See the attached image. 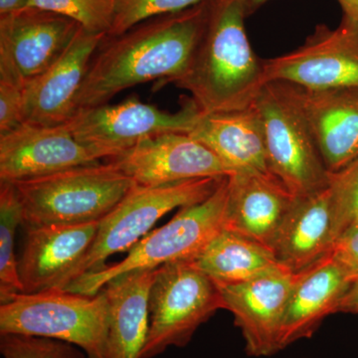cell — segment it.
Instances as JSON below:
<instances>
[{"mask_svg":"<svg viewBox=\"0 0 358 358\" xmlns=\"http://www.w3.org/2000/svg\"><path fill=\"white\" fill-rule=\"evenodd\" d=\"M13 183L25 226L99 222L136 185L109 162Z\"/></svg>","mask_w":358,"mask_h":358,"instance_id":"3957f363","label":"cell"},{"mask_svg":"<svg viewBox=\"0 0 358 358\" xmlns=\"http://www.w3.org/2000/svg\"><path fill=\"white\" fill-rule=\"evenodd\" d=\"M266 1H268V0H246L249 14L255 13V10L262 4L265 3Z\"/></svg>","mask_w":358,"mask_h":358,"instance_id":"836d02e7","label":"cell"},{"mask_svg":"<svg viewBox=\"0 0 358 358\" xmlns=\"http://www.w3.org/2000/svg\"><path fill=\"white\" fill-rule=\"evenodd\" d=\"M331 215L329 189L296 197L273 242V253L293 273L305 270L331 251Z\"/></svg>","mask_w":358,"mask_h":358,"instance_id":"7402d4cb","label":"cell"},{"mask_svg":"<svg viewBox=\"0 0 358 358\" xmlns=\"http://www.w3.org/2000/svg\"><path fill=\"white\" fill-rule=\"evenodd\" d=\"M157 270L131 271L101 289L109 307L106 358H141L150 329L148 296Z\"/></svg>","mask_w":358,"mask_h":358,"instance_id":"44dd1931","label":"cell"},{"mask_svg":"<svg viewBox=\"0 0 358 358\" xmlns=\"http://www.w3.org/2000/svg\"><path fill=\"white\" fill-rule=\"evenodd\" d=\"M31 0H0V16L6 15L30 7Z\"/></svg>","mask_w":358,"mask_h":358,"instance_id":"d6a6232c","label":"cell"},{"mask_svg":"<svg viewBox=\"0 0 358 358\" xmlns=\"http://www.w3.org/2000/svg\"><path fill=\"white\" fill-rule=\"evenodd\" d=\"M338 313H358V277L339 303Z\"/></svg>","mask_w":358,"mask_h":358,"instance_id":"1f68e13d","label":"cell"},{"mask_svg":"<svg viewBox=\"0 0 358 358\" xmlns=\"http://www.w3.org/2000/svg\"><path fill=\"white\" fill-rule=\"evenodd\" d=\"M202 1L203 0H115L114 21L107 36H117L143 21L179 13Z\"/></svg>","mask_w":358,"mask_h":358,"instance_id":"4316f807","label":"cell"},{"mask_svg":"<svg viewBox=\"0 0 358 358\" xmlns=\"http://www.w3.org/2000/svg\"><path fill=\"white\" fill-rule=\"evenodd\" d=\"M246 0H210L208 17L187 69L173 82L201 114L244 109L267 84L264 60L250 44Z\"/></svg>","mask_w":358,"mask_h":358,"instance_id":"7a4b0ae2","label":"cell"},{"mask_svg":"<svg viewBox=\"0 0 358 358\" xmlns=\"http://www.w3.org/2000/svg\"><path fill=\"white\" fill-rule=\"evenodd\" d=\"M0 352L3 358H88L81 348L58 339L1 334Z\"/></svg>","mask_w":358,"mask_h":358,"instance_id":"83f0119b","label":"cell"},{"mask_svg":"<svg viewBox=\"0 0 358 358\" xmlns=\"http://www.w3.org/2000/svg\"><path fill=\"white\" fill-rule=\"evenodd\" d=\"M253 103L262 122L271 174L294 197L326 189L329 171L289 85L268 82Z\"/></svg>","mask_w":358,"mask_h":358,"instance_id":"8992f818","label":"cell"},{"mask_svg":"<svg viewBox=\"0 0 358 358\" xmlns=\"http://www.w3.org/2000/svg\"><path fill=\"white\" fill-rule=\"evenodd\" d=\"M296 273L284 267L251 281L217 284L224 310L234 317L250 357H270L281 350L280 334Z\"/></svg>","mask_w":358,"mask_h":358,"instance_id":"4fadbf2b","label":"cell"},{"mask_svg":"<svg viewBox=\"0 0 358 358\" xmlns=\"http://www.w3.org/2000/svg\"><path fill=\"white\" fill-rule=\"evenodd\" d=\"M227 199L226 176L211 196L179 209L169 223L141 238L121 262L81 275L65 291L94 296L117 275L136 270H154L178 261L194 260L225 229Z\"/></svg>","mask_w":358,"mask_h":358,"instance_id":"5b68a950","label":"cell"},{"mask_svg":"<svg viewBox=\"0 0 358 358\" xmlns=\"http://www.w3.org/2000/svg\"><path fill=\"white\" fill-rule=\"evenodd\" d=\"M266 81L308 90L358 88V31L341 22L317 26L305 43L279 57L264 60Z\"/></svg>","mask_w":358,"mask_h":358,"instance_id":"8fae6325","label":"cell"},{"mask_svg":"<svg viewBox=\"0 0 358 358\" xmlns=\"http://www.w3.org/2000/svg\"><path fill=\"white\" fill-rule=\"evenodd\" d=\"M188 134L217 155L233 173H271L262 122L254 103L244 109L200 114Z\"/></svg>","mask_w":358,"mask_h":358,"instance_id":"ffe728a7","label":"cell"},{"mask_svg":"<svg viewBox=\"0 0 358 358\" xmlns=\"http://www.w3.org/2000/svg\"><path fill=\"white\" fill-rule=\"evenodd\" d=\"M357 278L331 252L312 266L296 273L282 320L280 348L308 338L339 303Z\"/></svg>","mask_w":358,"mask_h":358,"instance_id":"e0dca14e","label":"cell"},{"mask_svg":"<svg viewBox=\"0 0 358 358\" xmlns=\"http://www.w3.org/2000/svg\"><path fill=\"white\" fill-rule=\"evenodd\" d=\"M107 160L143 186L233 174L217 155L188 133L157 134Z\"/></svg>","mask_w":358,"mask_h":358,"instance_id":"7c38bea8","label":"cell"},{"mask_svg":"<svg viewBox=\"0 0 358 358\" xmlns=\"http://www.w3.org/2000/svg\"><path fill=\"white\" fill-rule=\"evenodd\" d=\"M22 103V89L0 82V134L8 133L23 124Z\"/></svg>","mask_w":358,"mask_h":358,"instance_id":"f1b7e54d","label":"cell"},{"mask_svg":"<svg viewBox=\"0 0 358 358\" xmlns=\"http://www.w3.org/2000/svg\"><path fill=\"white\" fill-rule=\"evenodd\" d=\"M23 224L22 205L13 182H0V303L22 293L14 240Z\"/></svg>","mask_w":358,"mask_h":358,"instance_id":"cb8c5ba5","label":"cell"},{"mask_svg":"<svg viewBox=\"0 0 358 358\" xmlns=\"http://www.w3.org/2000/svg\"><path fill=\"white\" fill-rule=\"evenodd\" d=\"M327 189L334 243L350 226L358 221V157L338 171L329 173Z\"/></svg>","mask_w":358,"mask_h":358,"instance_id":"d4e9b609","label":"cell"},{"mask_svg":"<svg viewBox=\"0 0 358 358\" xmlns=\"http://www.w3.org/2000/svg\"><path fill=\"white\" fill-rule=\"evenodd\" d=\"M30 7L66 16L87 32L108 35L114 21L115 0H31Z\"/></svg>","mask_w":358,"mask_h":358,"instance_id":"484cf974","label":"cell"},{"mask_svg":"<svg viewBox=\"0 0 358 358\" xmlns=\"http://www.w3.org/2000/svg\"><path fill=\"white\" fill-rule=\"evenodd\" d=\"M106 35L79 30L50 69L23 88V124H66L77 113V99L90 62Z\"/></svg>","mask_w":358,"mask_h":358,"instance_id":"2e32d148","label":"cell"},{"mask_svg":"<svg viewBox=\"0 0 358 358\" xmlns=\"http://www.w3.org/2000/svg\"><path fill=\"white\" fill-rule=\"evenodd\" d=\"M329 252L355 278L358 277V221L334 241Z\"/></svg>","mask_w":358,"mask_h":358,"instance_id":"f546056e","label":"cell"},{"mask_svg":"<svg viewBox=\"0 0 358 358\" xmlns=\"http://www.w3.org/2000/svg\"><path fill=\"white\" fill-rule=\"evenodd\" d=\"M192 262L220 285L251 281L282 267L272 250L227 229L221 231Z\"/></svg>","mask_w":358,"mask_h":358,"instance_id":"603a6c76","label":"cell"},{"mask_svg":"<svg viewBox=\"0 0 358 358\" xmlns=\"http://www.w3.org/2000/svg\"><path fill=\"white\" fill-rule=\"evenodd\" d=\"M99 222L25 226L24 245L18 259L22 293L65 291L95 240Z\"/></svg>","mask_w":358,"mask_h":358,"instance_id":"5bb4252c","label":"cell"},{"mask_svg":"<svg viewBox=\"0 0 358 358\" xmlns=\"http://www.w3.org/2000/svg\"><path fill=\"white\" fill-rule=\"evenodd\" d=\"M224 178L226 176L190 179L159 186L134 185L122 201L99 222L95 240L80 264L75 280L102 270L107 266L106 261L109 257L133 248L169 212L208 199Z\"/></svg>","mask_w":358,"mask_h":358,"instance_id":"ba28073f","label":"cell"},{"mask_svg":"<svg viewBox=\"0 0 358 358\" xmlns=\"http://www.w3.org/2000/svg\"><path fill=\"white\" fill-rule=\"evenodd\" d=\"M343 10L341 23L358 31V0H336Z\"/></svg>","mask_w":358,"mask_h":358,"instance_id":"4dcf8cb0","label":"cell"},{"mask_svg":"<svg viewBox=\"0 0 358 358\" xmlns=\"http://www.w3.org/2000/svg\"><path fill=\"white\" fill-rule=\"evenodd\" d=\"M200 114L190 98L180 110L169 113L131 96L115 105L78 110L66 126L96 159H110L157 134L189 133Z\"/></svg>","mask_w":358,"mask_h":358,"instance_id":"9c48e42d","label":"cell"},{"mask_svg":"<svg viewBox=\"0 0 358 358\" xmlns=\"http://www.w3.org/2000/svg\"><path fill=\"white\" fill-rule=\"evenodd\" d=\"M108 326L103 289L94 296L58 289L20 293L0 303V336L58 339L81 348L88 358H106Z\"/></svg>","mask_w":358,"mask_h":358,"instance_id":"277c9868","label":"cell"},{"mask_svg":"<svg viewBox=\"0 0 358 358\" xmlns=\"http://www.w3.org/2000/svg\"><path fill=\"white\" fill-rule=\"evenodd\" d=\"M210 0L157 16L117 36L106 35L90 62L77 109L109 103L117 94L155 80L174 82L187 69L208 17Z\"/></svg>","mask_w":358,"mask_h":358,"instance_id":"6da1fadb","label":"cell"},{"mask_svg":"<svg viewBox=\"0 0 358 358\" xmlns=\"http://www.w3.org/2000/svg\"><path fill=\"white\" fill-rule=\"evenodd\" d=\"M98 162L66 124H22L0 134V182L29 180Z\"/></svg>","mask_w":358,"mask_h":358,"instance_id":"9a60e30c","label":"cell"},{"mask_svg":"<svg viewBox=\"0 0 358 358\" xmlns=\"http://www.w3.org/2000/svg\"><path fill=\"white\" fill-rule=\"evenodd\" d=\"M289 85L327 171L336 173L357 159L358 88L308 90Z\"/></svg>","mask_w":358,"mask_h":358,"instance_id":"ac0fdd59","label":"cell"},{"mask_svg":"<svg viewBox=\"0 0 358 358\" xmlns=\"http://www.w3.org/2000/svg\"><path fill=\"white\" fill-rule=\"evenodd\" d=\"M294 199L273 174L258 171L231 174L225 229L271 249Z\"/></svg>","mask_w":358,"mask_h":358,"instance_id":"d6986e66","label":"cell"},{"mask_svg":"<svg viewBox=\"0 0 358 358\" xmlns=\"http://www.w3.org/2000/svg\"><path fill=\"white\" fill-rule=\"evenodd\" d=\"M218 310H224V301L217 284L192 261L157 268L148 296L150 329L141 358L157 357L171 346H185Z\"/></svg>","mask_w":358,"mask_h":358,"instance_id":"52a82bcc","label":"cell"},{"mask_svg":"<svg viewBox=\"0 0 358 358\" xmlns=\"http://www.w3.org/2000/svg\"><path fill=\"white\" fill-rule=\"evenodd\" d=\"M81 28L36 7L0 16V82L23 90L62 57Z\"/></svg>","mask_w":358,"mask_h":358,"instance_id":"30bf717a","label":"cell"}]
</instances>
